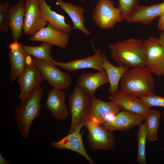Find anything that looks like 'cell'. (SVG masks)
I'll return each instance as SVG.
<instances>
[{
	"mask_svg": "<svg viewBox=\"0 0 164 164\" xmlns=\"http://www.w3.org/2000/svg\"><path fill=\"white\" fill-rule=\"evenodd\" d=\"M111 58L118 66L133 68L147 67L143 42L140 39L130 38L109 45Z\"/></svg>",
	"mask_w": 164,
	"mask_h": 164,
	"instance_id": "cell-1",
	"label": "cell"
},
{
	"mask_svg": "<svg viewBox=\"0 0 164 164\" xmlns=\"http://www.w3.org/2000/svg\"><path fill=\"white\" fill-rule=\"evenodd\" d=\"M121 91L129 96L141 97L153 93L154 80L147 67H137L128 70L120 81Z\"/></svg>",
	"mask_w": 164,
	"mask_h": 164,
	"instance_id": "cell-2",
	"label": "cell"
},
{
	"mask_svg": "<svg viewBox=\"0 0 164 164\" xmlns=\"http://www.w3.org/2000/svg\"><path fill=\"white\" fill-rule=\"evenodd\" d=\"M43 93V89L40 86L25 102L15 108V121L21 136L24 139L28 138L31 125L39 116Z\"/></svg>",
	"mask_w": 164,
	"mask_h": 164,
	"instance_id": "cell-3",
	"label": "cell"
},
{
	"mask_svg": "<svg viewBox=\"0 0 164 164\" xmlns=\"http://www.w3.org/2000/svg\"><path fill=\"white\" fill-rule=\"evenodd\" d=\"M92 96L77 84L74 86L68 98L71 120L67 135L73 133L87 118L91 104Z\"/></svg>",
	"mask_w": 164,
	"mask_h": 164,
	"instance_id": "cell-4",
	"label": "cell"
},
{
	"mask_svg": "<svg viewBox=\"0 0 164 164\" xmlns=\"http://www.w3.org/2000/svg\"><path fill=\"white\" fill-rule=\"evenodd\" d=\"M88 133L87 140L89 146L94 151L99 149L111 151L115 147V140L113 132L86 118L84 125Z\"/></svg>",
	"mask_w": 164,
	"mask_h": 164,
	"instance_id": "cell-5",
	"label": "cell"
},
{
	"mask_svg": "<svg viewBox=\"0 0 164 164\" xmlns=\"http://www.w3.org/2000/svg\"><path fill=\"white\" fill-rule=\"evenodd\" d=\"M44 80L53 87L66 90L71 85L72 77L68 73L60 70L52 61L32 57Z\"/></svg>",
	"mask_w": 164,
	"mask_h": 164,
	"instance_id": "cell-6",
	"label": "cell"
},
{
	"mask_svg": "<svg viewBox=\"0 0 164 164\" xmlns=\"http://www.w3.org/2000/svg\"><path fill=\"white\" fill-rule=\"evenodd\" d=\"M92 15L95 24L103 29L111 28L123 19L119 9L114 7L111 0H98Z\"/></svg>",
	"mask_w": 164,
	"mask_h": 164,
	"instance_id": "cell-7",
	"label": "cell"
},
{
	"mask_svg": "<svg viewBox=\"0 0 164 164\" xmlns=\"http://www.w3.org/2000/svg\"><path fill=\"white\" fill-rule=\"evenodd\" d=\"M44 80L37 66L29 55L27 65L24 71L18 78L20 92L21 104L25 102Z\"/></svg>",
	"mask_w": 164,
	"mask_h": 164,
	"instance_id": "cell-8",
	"label": "cell"
},
{
	"mask_svg": "<svg viewBox=\"0 0 164 164\" xmlns=\"http://www.w3.org/2000/svg\"><path fill=\"white\" fill-rule=\"evenodd\" d=\"M147 67L155 75H164V48L159 39L149 37L143 42Z\"/></svg>",
	"mask_w": 164,
	"mask_h": 164,
	"instance_id": "cell-9",
	"label": "cell"
},
{
	"mask_svg": "<svg viewBox=\"0 0 164 164\" xmlns=\"http://www.w3.org/2000/svg\"><path fill=\"white\" fill-rule=\"evenodd\" d=\"M25 2L23 32L32 36L46 27L47 22L40 9L38 0H25Z\"/></svg>",
	"mask_w": 164,
	"mask_h": 164,
	"instance_id": "cell-10",
	"label": "cell"
},
{
	"mask_svg": "<svg viewBox=\"0 0 164 164\" xmlns=\"http://www.w3.org/2000/svg\"><path fill=\"white\" fill-rule=\"evenodd\" d=\"M120 109L112 101H102L92 96L87 118L100 125L113 120Z\"/></svg>",
	"mask_w": 164,
	"mask_h": 164,
	"instance_id": "cell-11",
	"label": "cell"
},
{
	"mask_svg": "<svg viewBox=\"0 0 164 164\" xmlns=\"http://www.w3.org/2000/svg\"><path fill=\"white\" fill-rule=\"evenodd\" d=\"M84 125V121L77 126L73 133L67 135L59 141L52 142L49 145L57 149H65L75 152L84 157L89 163L94 164L95 162L87 154L83 144L82 134L80 133V130Z\"/></svg>",
	"mask_w": 164,
	"mask_h": 164,
	"instance_id": "cell-12",
	"label": "cell"
},
{
	"mask_svg": "<svg viewBox=\"0 0 164 164\" xmlns=\"http://www.w3.org/2000/svg\"><path fill=\"white\" fill-rule=\"evenodd\" d=\"M56 66L69 72L75 71L85 68H92L98 71H105L102 66L103 58L100 49L96 50L94 54L81 59H75L67 62H61L53 59Z\"/></svg>",
	"mask_w": 164,
	"mask_h": 164,
	"instance_id": "cell-13",
	"label": "cell"
},
{
	"mask_svg": "<svg viewBox=\"0 0 164 164\" xmlns=\"http://www.w3.org/2000/svg\"><path fill=\"white\" fill-rule=\"evenodd\" d=\"M66 97L63 90L53 87L48 93L45 102L46 107L57 120L63 121L69 117V111L65 102Z\"/></svg>",
	"mask_w": 164,
	"mask_h": 164,
	"instance_id": "cell-14",
	"label": "cell"
},
{
	"mask_svg": "<svg viewBox=\"0 0 164 164\" xmlns=\"http://www.w3.org/2000/svg\"><path fill=\"white\" fill-rule=\"evenodd\" d=\"M9 48V58L11 64L9 80L13 82L25 69L29 55L18 41H14L11 43Z\"/></svg>",
	"mask_w": 164,
	"mask_h": 164,
	"instance_id": "cell-15",
	"label": "cell"
},
{
	"mask_svg": "<svg viewBox=\"0 0 164 164\" xmlns=\"http://www.w3.org/2000/svg\"><path fill=\"white\" fill-rule=\"evenodd\" d=\"M145 115L139 114L125 111H120L112 121L103 125L108 130L128 132L130 129L139 126L145 120Z\"/></svg>",
	"mask_w": 164,
	"mask_h": 164,
	"instance_id": "cell-16",
	"label": "cell"
},
{
	"mask_svg": "<svg viewBox=\"0 0 164 164\" xmlns=\"http://www.w3.org/2000/svg\"><path fill=\"white\" fill-rule=\"evenodd\" d=\"M26 9L25 0H18L9 9L7 21L14 41H18L22 35Z\"/></svg>",
	"mask_w": 164,
	"mask_h": 164,
	"instance_id": "cell-17",
	"label": "cell"
},
{
	"mask_svg": "<svg viewBox=\"0 0 164 164\" xmlns=\"http://www.w3.org/2000/svg\"><path fill=\"white\" fill-rule=\"evenodd\" d=\"M109 98L122 111L145 116L150 110L144 105L139 98L128 95L121 90L111 95Z\"/></svg>",
	"mask_w": 164,
	"mask_h": 164,
	"instance_id": "cell-18",
	"label": "cell"
},
{
	"mask_svg": "<svg viewBox=\"0 0 164 164\" xmlns=\"http://www.w3.org/2000/svg\"><path fill=\"white\" fill-rule=\"evenodd\" d=\"M164 12V2L152 5H139L125 19L128 22L147 25Z\"/></svg>",
	"mask_w": 164,
	"mask_h": 164,
	"instance_id": "cell-19",
	"label": "cell"
},
{
	"mask_svg": "<svg viewBox=\"0 0 164 164\" xmlns=\"http://www.w3.org/2000/svg\"><path fill=\"white\" fill-rule=\"evenodd\" d=\"M69 39L68 33L55 30L48 24L46 26L31 36L29 40L46 42L65 49L67 47Z\"/></svg>",
	"mask_w": 164,
	"mask_h": 164,
	"instance_id": "cell-20",
	"label": "cell"
},
{
	"mask_svg": "<svg viewBox=\"0 0 164 164\" xmlns=\"http://www.w3.org/2000/svg\"><path fill=\"white\" fill-rule=\"evenodd\" d=\"M40 9L45 19L53 29L69 33L72 29L71 26L66 23L65 17L52 10L51 5L46 0H38Z\"/></svg>",
	"mask_w": 164,
	"mask_h": 164,
	"instance_id": "cell-21",
	"label": "cell"
},
{
	"mask_svg": "<svg viewBox=\"0 0 164 164\" xmlns=\"http://www.w3.org/2000/svg\"><path fill=\"white\" fill-rule=\"evenodd\" d=\"M109 83L105 71H98L97 73H82L79 76L77 84L94 95L97 90L101 86Z\"/></svg>",
	"mask_w": 164,
	"mask_h": 164,
	"instance_id": "cell-22",
	"label": "cell"
},
{
	"mask_svg": "<svg viewBox=\"0 0 164 164\" xmlns=\"http://www.w3.org/2000/svg\"><path fill=\"white\" fill-rule=\"evenodd\" d=\"M56 4L60 6L70 17L73 22V30L78 29L86 35H90L91 32L84 25V10L82 7L76 6L70 2H64L62 0H56Z\"/></svg>",
	"mask_w": 164,
	"mask_h": 164,
	"instance_id": "cell-23",
	"label": "cell"
},
{
	"mask_svg": "<svg viewBox=\"0 0 164 164\" xmlns=\"http://www.w3.org/2000/svg\"><path fill=\"white\" fill-rule=\"evenodd\" d=\"M102 55L103 67L107 74L110 84L108 93L112 95L119 90V82L128 68L125 66H114L109 61L105 54L102 53Z\"/></svg>",
	"mask_w": 164,
	"mask_h": 164,
	"instance_id": "cell-24",
	"label": "cell"
},
{
	"mask_svg": "<svg viewBox=\"0 0 164 164\" xmlns=\"http://www.w3.org/2000/svg\"><path fill=\"white\" fill-rule=\"evenodd\" d=\"M160 118L158 111L150 110L145 115V120L147 126V139L149 142L156 141Z\"/></svg>",
	"mask_w": 164,
	"mask_h": 164,
	"instance_id": "cell-25",
	"label": "cell"
},
{
	"mask_svg": "<svg viewBox=\"0 0 164 164\" xmlns=\"http://www.w3.org/2000/svg\"><path fill=\"white\" fill-rule=\"evenodd\" d=\"M53 45L45 42H43L39 46H35L22 44L23 49L28 55L40 60L48 61H52L53 60L51 53Z\"/></svg>",
	"mask_w": 164,
	"mask_h": 164,
	"instance_id": "cell-26",
	"label": "cell"
},
{
	"mask_svg": "<svg viewBox=\"0 0 164 164\" xmlns=\"http://www.w3.org/2000/svg\"><path fill=\"white\" fill-rule=\"evenodd\" d=\"M136 140L138 146L137 161L139 164H145L146 142L147 138V126L145 122L139 125Z\"/></svg>",
	"mask_w": 164,
	"mask_h": 164,
	"instance_id": "cell-27",
	"label": "cell"
},
{
	"mask_svg": "<svg viewBox=\"0 0 164 164\" xmlns=\"http://www.w3.org/2000/svg\"><path fill=\"white\" fill-rule=\"evenodd\" d=\"M139 98L144 105L149 109L152 107L164 108V97L157 95L154 92Z\"/></svg>",
	"mask_w": 164,
	"mask_h": 164,
	"instance_id": "cell-28",
	"label": "cell"
},
{
	"mask_svg": "<svg viewBox=\"0 0 164 164\" xmlns=\"http://www.w3.org/2000/svg\"><path fill=\"white\" fill-rule=\"evenodd\" d=\"M119 2L118 8L123 19H125L138 5L137 0H119Z\"/></svg>",
	"mask_w": 164,
	"mask_h": 164,
	"instance_id": "cell-29",
	"label": "cell"
},
{
	"mask_svg": "<svg viewBox=\"0 0 164 164\" xmlns=\"http://www.w3.org/2000/svg\"><path fill=\"white\" fill-rule=\"evenodd\" d=\"M10 4L8 2L0 4V30L4 33L9 30L7 21V14Z\"/></svg>",
	"mask_w": 164,
	"mask_h": 164,
	"instance_id": "cell-30",
	"label": "cell"
},
{
	"mask_svg": "<svg viewBox=\"0 0 164 164\" xmlns=\"http://www.w3.org/2000/svg\"><path fill=\"white\" fill-rule=\"evenodd\" d=\"M158 28L159 29L164 32V12L159 17Z\"/></svg>",
	"mask_w": 164,
	"mask_h": 164,
	"instance_id": "cell-31",
	"label": "cell"
},
{
	"mask_svg": "<svg viewBox=\"0 0 164 164\" xmlns=\"http://www.w3.org/2000/svg\"><path fill=\"white\" fill-rule=\"evenodd\" d=\"M159 40L160 44L164 48V32H161L159 35Z\"/></svg>",
	"mask_w": 164,
	"mask_h": 164,
	"instance_id": "cell-32",
	"label": "cell"
},
{
	"mask_svg": "<svg viewBox=\"0 0 164 164\" xmlns=\"http://www.w3.org/2000/svg\"><path fill=\"white\" fill-rule=\"evenodd\" d=\"M9 163V160L4 159L1 154H0V164H8Z\"/></svg>",
	"mask_w": 164,
	"mask_h": 164,
	"instance_id": "cell-33",
	"label": "cell"
},
{
	"mask_svg": "<svg viewBox=\"0 0 164 164\" xmlns=\"http://www.w3.org/2000/svg\"><path fill=\"white\" fill-rule=\"evenodd\" d=\"M162 113L163 116V121H164V111H163L162 112Z\"/></svg>",
	"mask_w": 164,
	"mask_h": 164,
	"instance_id": "cell-34",
	"label": "cell"
},
{
	"mask_svg": "<svg viewBox=\"0 0 164 164\" xmlns=\"http://www.w3.org/2000/svg\"><path fill=\"white\" fill-rule=\"evenodd\" d=\"M145 2H147L149 0H144Z\"/></svg>",
	"mask_w": 164,
	"mask_h": 164,
	"instance_id": "cell-35",
	"label": "cell"
},
{
	"mask_svg": "<svg viewBox=\"0 0 164 164\" xmlns=\"http://www.w3.org/2000/svg\"><path fill=\"white\" fill-rule=\"evenodd\" d=\"M80 0L83 2H85L86 1V0Z\"/></svg>",
	"mask_w": 164,
	"mask_h": 164,
	"instance_id": "cell-36",
	"label": "cell"
}]
</instances>
